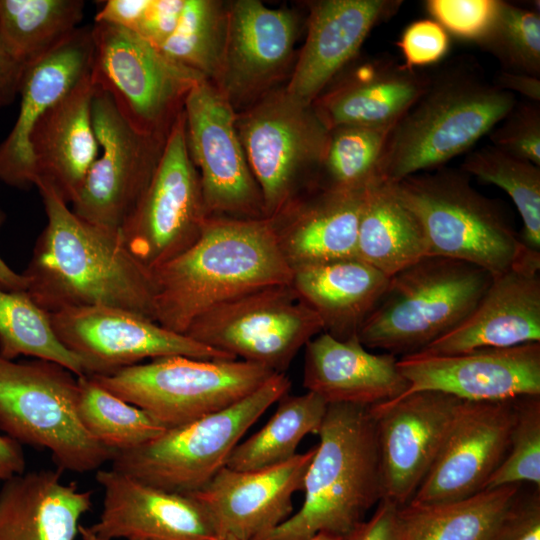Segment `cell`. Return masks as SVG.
Wrapping results in <instances>:
<instances>
[{"instance_id":"54","label":"cell","mask_w":540,"mask_h":540,"mask_svg":"<svg viewBox=\"0 0 540 540\" xmlns=\"http://www.w3.org/2000/svg\"><path fill=\"white\" fill-rule=\"evenodd\" d=\"M79 536L82 540H107L96 533H94L89 526L80 525Z\"/></svg>"},{"instance_id":"33","label":"cell","mask_w":540,"mask_h":540,"mask_svg":"<svg viewBox=\"0 0 540 540\" xmlns=\"http://www.w3.org/2000/svg\"><path fill=\"white\" fill-rule=\"evenodd\" d=\"M519 495V485L486 489L467 498L399 507L401 540H493Z\"/></svg>"},{"instance_id":"39","label":"cell","mask_w":540,"mask_h":540,"mask_svg":"<svg viewBox=\"0 0 540 540\" xmlns=\"http://www.w3.org/2000/svg\"><path fill=\"white\" fill-rule=\"evenodd\" d=\"M227 14L211 0H185L176 29L159 47L177 64L206 80L219 78L226 36Z\"/></svg>"},{"instance_id":"6","label":"cell","mask_w":540,"mask_h":540,"mask_svg":"<svg viewBox=\"0 0 540 540\" xmlns=\"http://www.w3.org/2000/svg\"><path fill=\"white\" fill-rule=\"evenodd\" d=\"M393 184L423 228L428 256L468 262L496 276L533 251L497 202L474 189L462 170L439 167Z\"/></svg>"},{"instance_id":"45","label":"cell","mask_w":540,"mask_h":540,"mask_svg":"<svg viewBox=\"0 0 540 540\" xmlns=\"http://www.w3.org/2000/svg\"><path fill=\"white\" fill-rule=\"evenodd\" d=\"M404 65L410 69L433 64L448 52L447 31L433 19H421L409 24L396 44Z\"/></svg>"},{"instance_id":"49","label":"cell","mask_w":540,"mask_h":540,"mask_svg":"<svg viewBox=\"0 0 540 540\" xmlns=\"http://www.w3.org/2000/svg\"><path fill=\"white\" fill-rule=\"evenodd\" d=\"M149 0H107L95 15L103 23L135 32Z\"/></svg>"},{"instance_id":"5","label":"cell","mask_w":540,"mask_h":540,"mask_svg":"<svg viewBox=\"0 0 540 540\" xmlns=\"http://www.w3.org/2000/svg\"><path fill=\"white\" fill-rule=\"evenodd\" d=\"M492 280L468 262L425 256L389 277L357 337L369 349L418 353L464 321Z\"/></svg>"},{"instance_id":"36","label":"cell","mask_w":540,"mask_h":540,"mask_svg":"<svg viewBox=\"0 0 540 540\" xmlns=\"http://www.w3.org/2000/svg\"><path fill=\"white\" fill-rule=\"evenodd\" d=\"M0 356L8 360L30 356L60 364L78 377L86 375L81 361L56 336L50 313L25 290H7L1 283Z\"/></svg>"},{"instance_id":"38","label":"cell","mask_w":540,"mask_h":540,"mask_svg":"<svg viewBox=\"0 0 540 540\" xmlns=\"http://www.w3.org/2000/svg\"><path fill=\"white\" fill-rule=\"evenodd\" d=\"M461 170L509 195L523 221V243L540 252V166L491 145L471 151Z\"/></svg>"},{"instance_id":"18","label":"cell","mask_w":540,"mask_h":540,"mask_svg":"<svg viewBox=\"0 0 540 540\" xmlns=\"http://www.w3.org/2000/svg\"><path fill=\"white\" fill-rule=\"evenodd\" d=\"M397 366L408 382L401 396L438 391L463 401L497 402L540 395V342L454 355L414 353Z\"/></svg>"},{"instance_id":"7","label":"cell","mask_w":540,"mask_h":540,"mask_svg":"<svg viewBox=\"0 0 540 540\" xmlns=\"http://www.w3.org/2000/svg\"><path fill=\"white\" fill-rule=\"evenodd\" d=\"M290 387L284 373H275L229 407L168 428L134 449L114 452L112 469L158 489L192 494L226 466L246 432Z\"/></svg>"},{"instance_id":"19","label":"cell","mask_w":540,"mask_h":540,"mask_svg":"<svg viewBox=\"0 0 540 540\" xmlns=\"http://www.w3.org/2000/svg\"><path fill=\"white\" fill-rule=\"evenodd\" d=\"M515 400L462 401L430 471L409 503L452 502L484 490L507 452Z\"/></svg>"},{"instance_id":"9","label":"cell","mask_w":540,"mask_h":540,"mask_svg":"<svg viewBox=\"0 0 540 540\" xmlns=\"http://www.w3.org/2000/svg\"><path fill=\"white\" fill-rule=\"evenodd\" d=\"M275 372L244 360L165 356L108 375H89L105 389L146 412L166 429L233 405Z\"/></svg>"},{"instance_id":"40","label":"cell","mask_w":540,"mask_h":540,"mask_svg":"<svg viewBox=\"0 0 540 540\" xmlns=\"http://www.w3.org/2000/svg\"><path fill=\"white\" fill-rule=\"evenodd\" d=\"M393 127L341 125L329 130L322 166L329 189L364 191L378 181L381 156Z\"/></svg>"},{"instance_id":"2","label":"cell","mask_w":540,"mask_h":540,"mask_svg":"<svg viewBox=\"0 0 540 540\" xmlns=\"http://www.w3.org/2000/svg\"><path fill=\"white\" fill-rule=\"evenodd\" d=\"M151 274L156 322L185 334L198 316L219 304L264 287L290 284L292 269L272 218L209 216L197 240Z\"/></svg>"},{"instance_id":"29","label":"cell","mask_w":540,"mask_h":540,"mask_svg":"<svg viewBox=\"0 0 540 540\" xmlns=\"http://www.w3.org/2000/svg\"><path fill=\"white\" fill-rule=\"evenodd\" d=\"M429 82L427 74L383 56L359 66L313 107L328 130L341 125L393 127Z\"/></svg>"},{"instance_id":"28","label":"cell","mask_w":540,"mask_h":540,"mask_svg":"<svg viewBox=\"0 0 540 540\" xmlns=\"http://www.w3.org/2000/svg\"><path fill=\"white\" fill-rule=\"evenodd\" d=\"M60 469L15 475L0 488V540H75L93 491L64 483Z\"/></svg>"},{"instance_id":"22","label":"cell","mask_w":540,"mask_h":540,"mask_svg":"<svg viewBox=\"0 0 540 540\" xmlns=\"http://www.w3.org/2000/svg\"><path fill=\"white\" fill-rule=\"evenodd\" d=\"M540 252L493 280L473 311L456 328L418 353L454 355L483 348L540 342Z\"/></svg>"},{"instance_id":"4","label":"cell","mask_w":540,"mask_h":540,"mask_svg":"<svg viewBox=\"0 0 540 540\" xmlns=\"http://www.w3.org/2000/svg\"><path fill=\"white\" fill-rule=\"evenodd\" d=\"M516 103L513 93L472 67L442 70L430 77L426 91L391 129L378 181L396 183L441 167L489 134Z\"/></svg>"},{"instance_id":"47","label":"cell","mask_w":540,"mask_h":540,"mask_svg":"<svg viewBox=\"0 0 540 540\" xmlns=\"http://www.w3.org/2000/svg\"><path fill=\"white\" fill-rule=\"evenodd\" d=\"M185 0H149L134 33L159 48L174 32Z\"/></svg>"},{"instance_id":"34","label":"cell","mask_w":540,"mask_h":540,"mask_svg":"<svg viewBox=\"0 0 540 540\" xmlns=\"http://www.w3.org/2000/svg\"><path fill=\"white\" fill-rule=\"evenodd\" d=\"M266 424L230 453L226 467L236 471H256L282 464L297 453L308 434H318L328 404L307 391L284 395Z\"/></svg>"},{"instance_id":"31","label":"cell","mask_w":540,"mask_h":540,"mask_svg":"<svg viewBox=\"0 0 540 540\" xmlns=\"http://www.w3.org/2000/svg\"><path fill=\"white\" fill-rule=\"evenodd\" d=\"M364 191L326 188L287 224L274 221L279 247L291 269L357 258Z\"/></svg>"},{"instance_id":"44","label":"cell","mask_w":540,"mask_h":540,"mask_svg":"<svg viewBox=\"0 0 540 540\" xmlns=\"http://www.w3.org/2000/svg\"><path fill=\"white\" fill-rule=\"evenodd\" d=\"M424 4L446 31L476 42L489 26L498 0H428Z\"/></svg>"},{"instance_id":"13","label":"cell","mask_w":540,"mask_h":540,"mask_svg":"<svg viewBox=\"0 0 540 540\" xmlns=\"http://www.w3.org/2000/svg\"><path fill=\"white\" fill-rule=\"evenodd\" d=\"M208 217L182 110L146 192L119 232L128 251L151 271L189 248Z\"/></svg>"},{"instance_id":"35","label":"cell","mask_w":540,"mask_h":540,"mask_svg":"<svg viewBox=\"0 0 540 540\" xmlns=\"http://www.w3.org/2000/svg\"><path fill=\"white\" fill-rule=\"evenodd\" d=\"M84 7L82 0H0V45L27 65L79 28Z\"/></svg>"},{"instance_id":"21","label":"cell","mask_w":540,"mask_h":540,"mask_svg":"<svg viewBox=\"0 0 540 540\" xmlns=\"http://www.w3.org/2000/svg\"><path fill=\"white\" fill-rule=\"evenodd\" d=\"M103 508L89 528L107 539L217 540L219 535L203 505L191 494L143 484L121 472L98 470Z\"/></svg>"},{"instance_id":"12","label":"cell","mask_w":540,"mask_h":540,"mask_svg":"<svg viewBox=\"0 0 540 540\" xmlns=\"http://www.w3.org/2000/svg\"><path fill=\"white\" fill-rule=\"evenodd\" d=\"M91 31L94 80L136 128L167 136L189 90L204 78L132 31L103 23Z\"/></svg>"},{"instance_id":"17","label":"cell","mask_w":540,"mask_h":540,"mask_svg":"<svg viewBox=\"0 0 540 540\" xmlns=\"http://www.w3.org/2000/svg\"><path fill=\"white\" fill-rule=\"evenodd\" d=\"M460 400L419 391L369 407L380 460L382 500L408 504L430 471Z\"/></svg>"},{"instance_id":"24","label":"cell","mask_w":540,"mask_h":540,"mask_svg":"<svg viewBox=\"0 0 540 540\" xmlns=\"http://www.w3.org/2000/svg\"><path fill=\"white\" fill-rule=\"evenodd\" d=\"M399 0H322L312 3L305 44L285 93L312 105L321 91L358 53L378 23L401 6Z\"/></svg>"},{"instance_id":"1","label":"cell","mask_w":540,"mask_h":540,"mask_svg":"<svg viewBox=\"0 0 540 540\" xmlns=\"http://www.w3.org/2000/svg\"><path fill=\"white\" fill-rule=\"evenodd\" d=\"M36 187L47 224L22 273L30 297L48 313L109 306L156 321L151 271L128 251L120 232L78 217L50 186Z\"/></svg>"},{"instance_id":"25","label":"cell","mask_w":540,"mask_h":540,"mask_svg":"<svg viewBox=\"0 0 540 540\" xmlns=\"http://www.w3.org/2000/svg\"><path fill=\"white\" fill-rule=\"evenodd\" d=\"M397 361L391 353L368 351L357 336L339 340L321 332L305 345L303 386L327 404L371 407L408 389Z\"/></svg>"},{"instance_id":"48","label":"cell","mask_w":540,"mask_h":540,"mask_svg":"<svg viewBox=\"0 0 540 540\" xmlns=\"http://www.w3.org/2000/svg\"><path fill=\"white\" fill-rule=\"evenodd\" d=\"M399 506L381 500L369 519H365L342 540H401Z\"/></svg>"},{"instance_id":"11","label":"cell","mask_w":540,"mask_h":540,"mask_svg":"<svg viewBox=\"0 0 540 540\" xmlns=\"http://www.w3.org/2000/svg\"><path fill=\"white\" fill-rule=\"evenodd\" d=\"M94 83L91 113L99 152L71 210L89 223L120 231L151 182L167 136L140 131L109 91Z\"/></svg>"},{"instance_id":"30","label":"cell","mask_w":540,"mask_h":540,"mask_svg":"<svg viewBox=\"0 0 540 540\" xmlns=\"http://www.w3.org/2000/svg\"><path fill=\"white\" fill-rule=\"evenodd\" d=\"M389 277L358 258L292 269L290 285L339 340L357 333L383 295Z\"/></svg>"},{"instance_id":"10","label":"cell","mask_w":540,"mask_h":540,"mask_svg":"<svg viewBox=\"0 0 540 540\" xmlns=\"http://www.w3.org/2000/svg\"><path fill=\"white\" fill-rule=\"evenodd\" d=\"M323 332L316 312L290 284L264 287L198 316L185 335L235 359L284 373L302 347Z\"/></svg>"},{"instance_id":"16","label":"cell","mask_w":540,"mask_h":540,"mask_svg":"<svg viewBox=\"0 0 540 540\" xmlns=\"http://www.w3.org/2000/svg\"><path fill=\"white\" fill-rule=\"evenodd\" d=\"M190 157L199 168L205 210L266 218L248 166L230 100L209 80L198 81L183 104Z\"/></svg>"},{"instance_id":"20","label":"cell","mask_w":540,"mask_h":540,"mask_svg":"<svg viewBox=\"0 0 540 540\" xmlns=\"http://www.w3.org/2000/svg\"><path fill=\"white\" fill-rule=\"evenodd\" d=\"M315 451L316 446L256 471L225 466L191 495L206 509L219 537L259 540L291 516L292 497L302 490Z\"/></svg>"},{"instance_id":"15","label":"cell","mask_w":540,"mask_h":540,"mask_svg":"<svg viewBox=\"0 0 540 540\" xmlns=\"http://www.w3.org/2000/svg\"><path fill=\"white\" fill-rule=\"evenodd\" d=\"M237 130L264 215L274 218L285 207L299 173L322 164L329 130L313 105L301 104L285 92L237 120Z\"/></svg>"},{"instance_id":"50","label":"cell","mask_w":540,"mask_h":540,"mask_svg":"<svg viewBox=\"0 0 540 540\" xmlns=\"http://www.w3.org/2000/svg\"><path fill=\"white\" fill-rule=\"evenodd\" d=\"M25 67L0 45V107L10 105L19 95Z\"/></svg>"},{"instance_id":"37","label":"cell","mask_w":540,"mask_h":540,"mask_svg":"<svg viewBox=\"0 0 540 540\" xmlns=\"http://www.w3.org/2000/svg\"><path fill=\"white\" fill-rule=\"evenodd\" d=\"M78 383L79 419L113 453L139 447L166 430L148 412L114 395L91 376L78 377Z\"/></svg>"},{"instance_id":"52","label":"cell","mask_w":540,"mask_h":540,"mask_svg":"<svg viewBox=\"0 0 540 540\" xmlns=\"http://www.w3.org/2000/svg\"><path fill=\"white\" fill-rule=\"evenodd\" d=\"M493 84L510 93L517 92L534 102L540 101V77L501 70Z\"/></svg>"},{"instance_id":"46","label":"cell","mask_w":540,"mask_h":540,"mask_svg":"<svg viewBox=\"0 0 540 540\" xmlns=\"http://www.w3.org/2000/svg\"><path fill=\"white\" fill-rule=\"evenodd\" d=\"M493 540H540L539 490L529 496H517Z\"/></svg>"},{"instance_id":"41","label":"cell","mask_w":540,"mask_h":540,"mask_svg":"<svg viewBox=\"0 0 540 540\" xmlns=\"http://www.w3.org/2000/svg\"><path fill=\"white\" fill-rule=\"evenodd\" d=\"M492 54L502 70L540 77V14L499 1L494 16L475 42Z\"/></svg>"},{"instance_id":"53","label":"cell","mask_w":540,"mask_h":540,"mask_svg":"<svg viewBox=\"0 0 540 540\" xmlns=\"http://www.w3.org/2000/svg\"><path fill=\"white\" fill-rule=\"evenodd\" d=\"M6 215L0 209V227L5 222ZM0 283L7 290L23 291L27 289V280L23 274L15 272L1 257H0Z\"/></svg>"},{"instance_id":"14","label":"cell","mask_w":540,"mask_h":540,"mask_svg":"<svg viewBox=\"0 0 540 540\" xmlns=\"http://www.w3.org/2000/svg\"><path fill=\"white\" fill-rule=\"evenodd\" d=\"M50 320L59 341L81 361L86 375H108L144 359L174 355L235 360L225 352L120 308L71 307L50 313Z\"/></svg>"},{"instance_id":"26","label":"cell","mask_w":540,"mask_h":540,"mask_svg":"<svg viewBox=\"0 0 540 540\" xmlns=\"http://www.w3.org/2000/svg\"><path fill=\"white\" fill-rule=\"evenodd\" d=\"M94 88L91 71L40 118L30 137L34 186H50L67 204L99 152L91 113Z\"/></svg>"},{"instance_id":"27","label":"cell","mask_w":540,"mask_h":540,"mask_svg":"<svg viewBox=\"0 0 540 540\" xmlns=\"http://www.w3.org/2000/svg\"><path fill=\"white\" fill-rule=\"evenodd\" d=\"M297 19L257 0H238L227 13L218 88L230 99L270 82L286 66L294 46Z\"/></svg>"},{"instance_id":"3","label":"cell","mask_w":540,"mask_h":540,"mask_svg":"<svg viewBox=\"0 0 540 540\" xmlns=\"http://www.w3.org/2000/svg\"><path fill=\"white\" fill-rule=\"evenodd\" d=\"M304 477L301 508L259 540L344 537L382 500L377 434L369 407L328 404Z\"/></svg>"},{"instance_id":"43","label":"cell","mask_w":540,"mask_h":540,"mask_svg":"<svg viewBox=\"0 0 540 540\" xmlns=\"http://www.w3.org/2000/svg\"><path fill=\"white\" fill-rule=\"evenodd\" d=\"M492 145L540 166V108L531 103L513 107L489 133Z\"/></svg>"},{"instance_id":"32","label":"cell","mask_w":540,"mask_h":540,"mask_svg":"<svg viewBox=\"0 0 540 540\" xmlns=\"http://www.w3.org/2000/svg\"><path fill=\"white\" fill-rule=\"evenodd\" d=\"M428 256L423 228L394 184L374 182L364 191L357 258L388 277Z\"/></svg>"},{"instance_id":"8","label":"cell","mask_w":540,"mask_h":540,"mask_svg":"<svg viewBox=\"0 0 540 540\" xmlns=\"http://www.w3.org/2000/svg\"><path fill=\"white\" fill-rule=\"evenodd\" d=\"M78 376L55 362L0 356V429L20 444L48 450L61 471H98L113 452L77 412Z\"/></svg>"},{"instance_id":"55","label":"cell","mask_w":540,"mask_h":540,"mask_svg":"<svg viewBox=\"0 0 540 540\" xmlns=\"http://www.w3.org/2000/svg\"><path fill=\"white\" fill-rule=\"evenodd\" d=\"M343 537L330 535L326 533H319L308 540H342ZM217 540H236L229 536L219 537Z\"/></svg>"},{"instance_id":"42","label":"cell","mask_w":540,"mask_h":540,"mask_svg":"<svg viewBox=\"0 0 540 540\" xmlns=\"http://www.w3.org/2000/svg\"><path fill=\"white\" fill-rule=\"evenodd\" d=\"M522 482L540 488V395L515 400L507 452L484 490Z\"/></svg>"},{"instance_id":"51","label":"cell","mask_w":540,"mask_h":540,"mask_svg":"<svg viewBox=\"0 0 540 540\" xmlns=\"http://www.w3.org/2000/svg\"><path fill=\"white\" fill-rule=\"evenodd\" d=\"M26 459L22 444L0 434V483L25 472Z\"/></svg>"},{"instance_id":"23","label":"cell","mask_w":540,"mask_h":540,"mask_svg":"<svg viewBox=\"0 0 540 540\" xmlns=\"http://www.w3.org/2000/svg\"><path fill=\"white\" fill-rule=\"evenodd\" d=\"M91 27H79L52 50L26 65L20 84V109L0 143V180L17 189L34 186L30 137L40 118L93 68Z\"/></svg>"}]
</instances>
